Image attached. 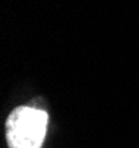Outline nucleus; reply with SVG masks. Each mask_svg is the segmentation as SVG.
Segmentation results:
<instances>
[{
    "mask_svg": "<svg viewBox=\"0 0 139 148\" xmlns=\"http://www.w3.org/2000/svg\"><path fill=\"white\" fill-rule=\"evenodd\" d=\"M48 116L35 107H18L6 120L9 148H41L47 132Z\"/></svg>",
    "mask_w": 139,
    "mask_h": 148,
    "instance_id": "nucleus-1",
    "label": "nucleus"
}]
</instances>
